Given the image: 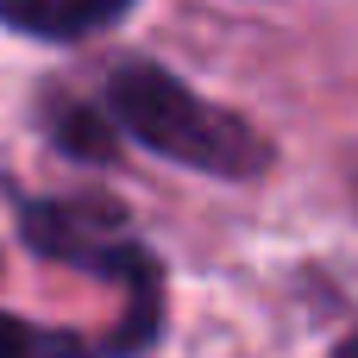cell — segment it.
I'll return each instance as SVG.
<instances>
[{
	"instance_id": "cell-1",
	"label": "cell",
	"mask_w": 358,
	"mask_h": 358,
	"mask_svg": "<svg viewBox=\"0 0 358 358\" xmlns=\"http://www.w3.org/2000/svg\"><path fill=\"white\" fill-rule=\"evenodd\" d=\"M25 245L50 264L88 271V277H113L126 289V315L120 327L94 346L88 358H138L157 346L164 327V264L151 245H138L126 233V208L107 195H63V201H25L19 208Z\"/></svg>"
},
{
	"instance_id": "cell-2",
	"label": "cell",
	"mask_w": 358,
	"mask_h": 358,
	"mask_svg": "<svg viewBox=\"0 0 358 358\" xmlns=\"http://www.w3.org/2000/svg\"><path fill=\"white\" fill-rule=\"evenodd\" d=\"M107 113L145 151L189 164V170H208V176H227V182H252L271 164V145L252 132V120L201 101L195 88H182L157 63H120L107 82Z\"/></svg>"
},
{
	"instance_id": "cell-3",
	"label": "cell",
	"mask_w": 358,
	"mask_h": 358,
	"mask_svg": "<svg viewBox=\"0 0 358 358\" xmlns=\"http://www.w3.org/2000/svg\"><path fill=\"white\" fill-rule=\"evenodd\" d=\"M132 0H0V25H13L19 38H50V44H69V38H88L101 25H113Z\"/></svg>"
},
{
	"instance_id": "cell-4",
	"label": "cell",
	"mask_w": 358,
	"mask_h": 358,
	"mask_svg": "<svg viewBox=\"0 0 358 358\" xmlns=\"http://www.w3.org/2000/svg\"><path fill=\"white\" fill-rule=\"evenodd\" d=\"M50 138H57L69 157H82V164H107V157H113V126H107L94 107H57V113H50Z\"/></svg>"
},
{
	"instance_id": "cell-5",
	"label": "cell",
	"mask_w": 358,
	"mask_h": 358,
	"mask_svg": "<svg viewBox=\"0 0 358 358\" xmlns=\"http://www.w3.org/2000/svg\"><path fill=\"white\" fill-rule=\"evenodd\" d=\"M0 358H76V340H50L13 315H0Z\"/></svg>"
},
{
	"instance_id": "cell-6",
	"label": "cell",
	"mask_w": 358,
	"mask_h": 358,
	"mask_svg": "<svg viewBox=\"0 0 358 358\" xmlns=\"http://www.w3.org/2000/svg\"><path fill=\"white\" fill-rule=\"evenodd\" d=\"M340 358H358V334H352V340H346V346H340Z\"/></svg>"
}]
</instances>
